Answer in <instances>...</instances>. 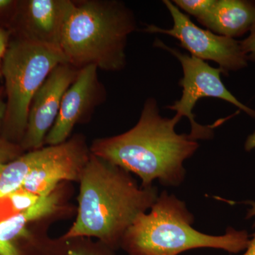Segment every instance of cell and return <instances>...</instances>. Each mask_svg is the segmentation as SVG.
<instances>
[{"label":"cell","instance_id":"cell-1","mask_svg":"<svg viewBox=\"0 0 255 255\" xmlns=\"http://www.w3.org/2000/svg\"><path fill=\"white\" fill-rule=\"evenodd\" d=\"M181 119L162 117L155 99H147L135 127L115 136L96 139L90 152L136 174L142 187H152L156 179L164 186H179L185 177L184 161L199 147L189 134L176 132Z\"/></svg>","mask_w":255,"mask_h":255},{"label":"cell","instance_id":"cell-2","mask_svg":"<svg viewBox=\"0 0 255 255\" xmlns=\"http://www.w3.org/2000/svg\"><path fill=\"white\" fill-rule=\"evenodd\" d=\"M80 182L78 215L64 239L96 238L112 250L158 197L153 186L139 187L129 172L92 153Z\"/></svg>","mask_w":255,"mask_h":255},{"label":"cell","instance_id":"cell-3","mask_svg":"<svg viewBox=\"0 0 255 255\" xmlns=\"http://www.w3.org/2000/svg\"><path fill=\"white\" fill-rule=\"evenodd\" d=\"M137 28L131 9L116 0L74 1L65 20L60 48L67 63L119 72L127 65L128 38Z\"/></svg>","mask_w":255,"mask_h":255},{"label":"cell","instance_id":"cell-4","mask_svg":"<svg viewBox=\"0 0 255 255\" xmlns=\"http://www.w3.org/2000/svg\"><path fill=\"white\" fill-rule=\"evenodd\" d=\"M193 223L194 216L185 203L163 191L148 214L137 216L121 246L128 255H179L200 248L238 254L249 243L251 238L245 230L229 227L223 236H210L194 229Z\"/></svg>","mask_w":255,"mask_h":255},{"label":"cell","instance_id":"cell-5","mask_svg":"<svg viewBox=\"0 0 255 255\" xmlns=\"http://www.w3.org/2000/svg\"><path fill=\"white\" fill-rule=\"evenodd\" d=\"M2 60L7 97L5 128L9 135L23 137L33 97L58 65L68 63L60 49L21 38L9 44Z\"/></svg>","mask_w":255,"mask_h":255},{"label":"cell","instance_id":"cell-6","mask_svg":"<svg viewBox=\"0 0 255 255\" xmlns=\"http://www.w3.org/2000/svg\"><path fill=\"white\" fill-rule=\"evenodd\" d=\"M154 46L167 50L175 57L182 65L183 77L179 81V85L182 88V97L172 105L167 106L166 108L175 112V115L180 119L186 117L189 119L191 124L189 135L191 138L196 141L212 138L215 128L219 127L223 122L239 114V112H237L232 116L220 119L212 125H201L196 122L193 111L196 103L203 98L211 97L226 101L252 118L255 119V110L240 102L225 86L221 80L223 72L221 69L210 66L204 60L182 53L177 48L169 47L161 40L156 39Z\"/></svg>","mask_w":255,"mask_h":255},{"label":"cell","instance_id":"cell-7","mask_svg":"<svg viewBox=\"0 0 255 255\" xmlns=\"http://www.w3.org/2000/svg\"><path fill=\"white\" fill-rule=\"evenodd\" d=\"M163 3L173 20L172 27L163 28L148 25L144 31L173 37L192 56L217 63L226 76L229 75L230 72L238 71L248 66L249 60L241 41L199 27L173 1L164 0Z\"/></svg>","mask_w":255,"mask_h":255},{"label":"cell","instance_id":"cell-8","mask_svg":"<svg viewBox=\"0 0 255 255\" xmlns=\"http://www.w3.org/2000/svg\"><path fill=\"white\" fill-rule=\"evenodd\" d=\"M46 147V155L30 172L20 189L41 197L54 192L62 181H80L91 153L82 135H76L59 145Z\"/></svg>","mask_w":255,"mask_h":255},{"label":"cell","instance_id":"cell-9","mask_svg":"<svg viewBox=\"0 0 255 255\" xmlns=\"http://www.w3.org/2000/svg\"><path fill=\"white\" fill-rule=\"evenodd\" d=\"M79 69L69 63L58 65L33 97L28 111L22 147L33 150L42 147L58 117L65 92L78 76Z\"/></svg>","mask_w":255,"mask_h":255},{"label":"cell","instance_id":"cell-10","mask_svg":"<svg viewBox=\"0 0 255 255\" xmlns=\"http://www.w3.org/2000/svg\"><path fill=\"white\" fill-rule=\"evenodd\" d=\"M106 98L107 92L99 80L98 68L88 65L80 69L64 95L59 114L45 143L56 145L67 141L75 126L90 117Z\"/></svg>","mask_w":255,"mask_h":255},{"label":"cell","instance_id":"cell-11","mask_svg":"<svg viewBox=\"0 0 255 255\" xmlns=\"http://www.w3.org/2000/svg\"><path fill=\"white\" fill-rule=\"evenodd\" d=\"M71 0H28L21 11V39L60 49L65 20L73 7Z\"/></svg>","mask_w":255,"mask_h":255},{"label":"cell","instance_id":"cell-12","mask_svg":"<svg viewBox=\"0 0 255 255\" xmlns=\"http://www.w3.org/2000/svg\"><path fill=\"white\" fill-rule=\"evenodd\" d=\"M200 24L220 36L235 38L251 31L255 24V1L215 0Z\"/></svg>","mask_w":255,"mask_h":255},{"label":"cell","instance_id":"cell-13","mask_svg":"<svg viewBox=\"0 0 255 255\" xmlns=\"http://www.w3.org/2000/svg\"><path fill=\"white\" fill-rule=\"evenodd\" d=\"M60 194L55 191L43 196L31 208L0 222V255H22L16 242L28 236V225L54 213L58 208Z\"/></svg>","mask_w":255,"mask_h":255},{"label":"cell","instance_id":"cell-14","mask_svg":"<svg viewBox=\"0 0 255 255\" xmlns=\"http://www.w3.org/2000/svg\"><path fill=\"white\" fill-rule=\"evenodd\" d=\"M47 147L29 151L0 169V198L19 190L30 172L46 155Z\"/></svg>","mask_w":255,"mask_h":255},{"label":"cell","instance_id":"cell-15","mask_svg":"<svg viewBox=\"0 0 255 255\" xmlns=\"http://www.w3.org/2000/svg\"><path fill=\"white\" fill-rule=\"evenodd\" d=\"M215 0H174V4L186 14L200 19L211 9Z\"/></svg>","mask_w":255,"mask_h":255},{"label":"cell","instance_id":"cell-16","mask_svg":"<svg viewBox=\"0 0 255 255\" xmlns=\"http://www.w3.org/2000/svg\"><path fill=\"white\" fill-rule=\"evenodd\" d=\"M66 255H114L113 250L101 243L100 245L76 244L69 247Z\"/></svg>","mask_w":255,"mask_h":255},{"label":"cell","instance_id":"cell-17","mask_svg":"<svg viewBox=\"0 0 255 255\" xmlns=\"http://www.w3.org/2000/svg\"><path fill=\"white\" fill-rule=\"evenodd\" d=\"M17 146L6 140H0V169L3 166L18 157Z\"/></svg>","mask_w":255,"mask_h":255},{"label":"cell","instance_id":"cell-18","mask_svg":"<svg viewBox=\"0 0 255 255\" xmlns=\"http://www.w3.org/2000/svg\"><path fill=\"white\" fill-rule=\"evenodd\" d=\"M242 48L248 60L255 62V24L250 31V35L241 41Z\"/></svg>","mask_w":255,"mask_h":255},{"label":"cell","instance_id":"cell-19","mask_svg":"<svg viewBox=\"0 0 255 255\" xmlns=\"http://www.w3.org/2000/svg\"><path fill=\"white\" fill-rule=\"evenodd\" d=\"M8 46H9V43H8L7 33L3 28L0 27V60L4 58Z\"/></svg>","mask_w":255,"mask_h":255},{"label":"cell","instance_id":"cell-20","mask_svg":"<svg viewBox=\"0 0 255 255\" xmlns=\"http://www.w3.org/2000/svg\"><path fill=\"white\" fill-rule=\"evenodd\" d=\"M241 255H255V233L250 238L249 243L244 253Z\"/></svg>","mask_w":255,"mask_h":255},{"label":"cell","instance_id":"cell-21","mask_svg":"<svg viewBox=\"0 0 255 255\" xmlns=\"http://www.w3.org/2000/svg\"><path fill=\"white\" fill-rule=\"evenodd\" d=\"M255 148V132L251 134L248 137L246 142H245V150L250 152V151L254 150Z\"/></svg>","mask_w":255,"mask_h":255},{"label":"cell","instance_id":"cell-22","mask_svg":"<svg viewBox=\"0 0 255 255\" xmlns=\"http://www.w3.org/2000/svg\"><path fill=\"white\" fill-rule=\"evenodd\" d=\"M6 111V102H4L2 98L0 97V127H1V124L4 123Z\"/></svg>","mask_w":255,"mask_h":255},{"label":"cell","instance_id":"cell-23","mask_svg":"<svg viewBox=\"0 0 255 255\" xmlns=\"http://www.w3.org/2000/svg\"><path fill=\"white\" fill-rule=\"evenodd\" d=\"M14 1L11 0H0V11L8 9L13 4Z\"/></svg>","mask_w":255,"mask_h":255}]
</instances>
